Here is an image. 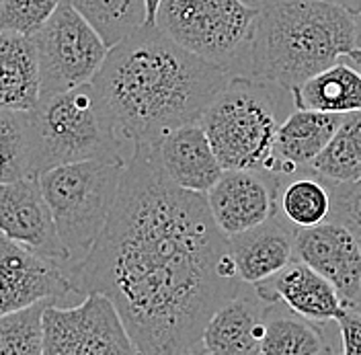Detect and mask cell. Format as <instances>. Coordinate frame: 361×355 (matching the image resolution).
Returning a JSON list of instances; mask_svg holds the SVG:
<instances>
[{
    "label": "cell",
    "instance_id": "1",
    "mask_svg": "<svg viewBox=\"0 0 361 355\" xmlns=\"http://www.w3.org/2000/svg\"><path fill=\"white\" fill-rule=\"evenodd\" d=\"M72 294L105 296L142 355H179L238 291L228 236L203 193L164 175L152 148H132L109 220L68 269Z\"/></svg>",
    "mask_w": 361,
    "mask_h": 355
},
{
    "label": "cell",
    "instance_id": "2",
    "mask_svg": "<svg viewBox=\"0 0 361 355\" xmlns=\"http://www.w3.org/2000/svg\"><path fill=\"white\" fill-rule=\"evenodd\" d=\"M228 78L157 25H144L107 52L92 87L123 146L134 148L200 121Z\"/></svg>",
    "mask_w": 361,
    "mask_h": 355
},
{
    "label": "cell",
    "instance_id": "3",
    "mask_svg": "<svg viewBox=\"0 0 361 355\" xmlns=\"http://www.w3.org/2000/svg\"><path fill=\"white\" fill-rule=\"evenodd\" d=\"M257 23L243 76L295 90L357 54L355 15L329 0H252Z\"/></svg>",
    "mask_w": 361,
    "mask_h": 355
},
{
    "label": "cell",
    "instance_id": "4",
    "mask_svg": "<svg viewBox=\"0 0 361 355\" xmlns=\"http://www.w3.org/2000/svg\"><path fill=\"white\" fill-rule=\"evenodd\" d=\"M293 109L292 90L230 76L200 124L224 171H263L273 140Z\"/></svg>",
    "mask_w": 361,
    "mask_h": 355
},
{
    "label": "cell",
    "instance_id": "5",
    "mask_svg": "<svg viewBox=\"0 0 361 355\" xmlns=\"http://www.w3.org/2000/svg\"><path fill=\"white\" fill-rule=\"evenodd\" d=\"M27 117L35 179L47 169L82 160L128 162L92 83L42 97Z\"/></svg>",
    "mask_w": 361,
    "mask_h": 355
},
{
    "label": "cell",
    "instance_id": "6",
    "mask_svg": "<svg viewBox=\"0 0 361 355\" xmlns=\"http://www.w3.org/2000/svg\"><path fill=\"white\" fill-rule=\"evenodd\" d=\"M126 164L128 162L82 160L47 169L37 177L70 267L78 265L89 255L103 232Z\"/></svg>",
    "mask_w": 361,
    "mask_h": 355
},
{
    "label": "cell",
    "instance_id": "7",
    "mask_svg": "<svg viewBox=\"0 0 361 355\" xmlns=\"http://www.w3.org/2000/svg\"><path fill=\"white\" fill-rule=\"evenodd\" d=\"M255 23L252 0H160L154 25L189 54L243 76Z\"/></svg>",
    "mask_w": 361,
    "mask_h": 355
},
{
    "label": "cell",
    "instance_id": "8",
    "mask_svg": "<svg viewBox=\"0 0 361 355\" xmlns=\"http://www.w3.org/2000/svg\"><path fill=\"white\" fill-rule=\"evenodd\" d=\"M42 97L92 83L109 47L68 2L33 35Z\"/></svg>",
    "mask_w": 361,
    "mask_h": 355
},
{
    "label": "cell",
    "instance_id": "9",
    "mask_svg": "<svg viewBox=\"0 0 361 355\" xmlns=\"http://www.w3.org/2000/svg\"><path fill=\"white\" fill-rule=\"evenodd\" d=\"M44 355H142L115 306L89 294L76 306L49 304L44 314Z\"/></svg>",
    "mask_w": 361,
    "mask_h": 355
},
{
    "label": "cell",
    "instance_id": "10",
    "mask_svg": "<svg viewBox=\"0 0 361 355\" xmlns=\"http://www.w3.org/2000/svg\"><path fill=\"white\" fill-rule=\"evenodd\" d=\"M293 259L314 269L347 306H360L361 300V246L335 222L298 228L293 236Z\"/></svg>",
    "mask_w": 361,
    "mask_h": 355
},
{
    "label": "cell",
    "instance_id": "11",
    "mask_svg": "<svg viewBox=\"0 0 361 355\" xmlns=\"http://www.w3.org/2000/svg\"><path fill=\"white\" fill-rule=\"evenodd\" d=\"M0 234L68 271V255L37 179L0 183Z\"/></svg>",
    "mask_w": 361,
    "mask_h": 355
},
{
    "label": "cell",
    "instance_id": "12",
    "mask_svg": "<svg viewBox=\"0 0 361 355\" xmlns=\"http://www.w3.org/2000/svg\"><path fill=\"white\" fill-rule=\"evenodd\" d=\"M68 271L0 234V316L70 294Z\"/></svg>",
    "mask_w": 361,
    "mask_h": 355
},
{
    "label": "cell",
    "instance_id": "13",
    "mask_svg": "<svg viewBox=\"0 0 361 355\" xmlns=\"http://www.w3.org/2000/svg\"><path fill=\"white\" fill-rule=\"evenodd\" d=\"M277 183L263 171H224L205 193L212 218L226 236L250 230L277 214Z\"/></svg>",
    "mask_w": 361,
    "mask_h": 355
},
{
    "label": "cell",
    "instance_id": "14",
    "mask_svg": "<svg viewBox=\"0 0 361 355\" xmlns=\"http://www.w3.org/2000/svg\"><path fill=\"white\" fill-rule=\"evenodd\" d=\"M252 289L265 304L281 302L288 306V311L316 325L337 320L347 308L333 284L298 259H293L269 279L255 284Z\"/></svg>",
    "mask_w": 361,
    "mask_h": 355
},
{
    "label": "cell",
    "instance_id": "15",
    "mask_svg": "<svg viewBox=\"0 0 361 355\" xmlns=\"http://www.w3.org/2000/svg\"><path fill=\"white\" fill-rule=\"evenodd\" d=\"M148 146L164 175L187 191L205 195L224 173L200 121L164 133Z\"/></svg>",
    "mask_w": 361,
    "mask_h": 355
},
{
    "label": "cell",
    "instance_id": "16",
    "mask_svg": "<svg viewBox=\"0 0 361 355\" xmlns=\"http://www.w3.org/2000/svg\"><path fill=\"white\" fill-rule=\"evenodd\" d=\"M341 121L343 115L295 107L273 140L263 173L273 177H290L308 169L337 132Z\"/></svg>",
    "mask_w": 361,
    "mask_h": 355
},
{
    "label": "cell",
    "instance_id": "17",
    "mask_svg": "<svg viewBox=\"0 0 361 355\" xmlns=\"http://www.w3.org/2000/svg\"><path fill=\"white\" fill-rule=\"evenodd\" d=\"M295 230L283 216L273 214L269 220L228 236V251L236 267V277L248 284H261L293 261Z\"/></svg>",
    "mask_w": 361,
    "mask_h": 355
},
{
    "label": "cell",
    "instance_id": "18",
    "mask_svg": "<svg viewBox=\"0 0 361 355\" xmlns=\"http://www.w3.org/2000/svg\"><path fill=\"white\" fill-rule=\"evenodd\" d=\"M271 304L252 294L236 291L212 314L202 333V343L212 355H259Z\"/></svg>",
    "mask_w": 361,
    "mask_h": 355
},
{
    "label": "cell",
    "instance_id": "19",
    "mask_svg": "<svg viewBox=\"0 0 361 355\" xmlns=\"http://www.w3.org/2000/svg\"><path fill=\"white\" fill-rule=\"evenodd\" d=\"M39 99V68L33 37L0 31V109L31 112Z\"/></svg>",
    "mask_w": 361,
    "mask_h": 355
},
{
    "label": "cell",
    "instance_id": "20",
    "mask_svg": "<svg viewBox=\"0 0 361 355\" xmlns=\"http://www.w3.org/2000/svg\"><path fill=\"white\" fill-rule=\"evenodd\" d=\"M295 107L333 115L361 113V66L351 58L316 72L292 90Z\"/></svg>",
    "mask_w": 361,
    "mask_h": 355
},
{
    "label": "cell",
    "instance_id": "21",
    "mask_svg": "<svg viewBox=\"0 0 361 355\" xmlns=\"http://www.w3.org/2000/svg\"><path fill=\"white\" fill-rule=\"evenodd\" d=\"M275 203L277 214L293 228H310L329 220L331 189L324 179L304 169L290 177H279Z\"/></svg>",
    "mask_w": 361,
    "mask_h": 355
},
{
    "label": "cell",
    "instance_id": "22",
    "mask_svg": "<svg viewBox=\"0 0 361 355\" xmlns=\"http://www.w3.org/2000/svg\"><path fill=\"white\" fill-rule=\"evenodd\" d=\"M329 183L361 181V113L343 115V121L308 167Z\"/></svg>",
    "mask_w": 361,
    "mask_h": 355
},
{
    "label": "cell",
    "instance_id": "23",
    "mask_svg": "<svg viewBox=\"0 0 361 355\" xmlns=\"http://www.w3.org/2000/svg\"><path fill=\"white\" fill-rule=\"evenodd\" d=\"M324 335L316 323L298 314L267 311L259 355H322Z\"/></svg>",
    "mask_w": 361,
    "mask_h": 355
},
{
    "label": "cell",
    "instance_id": "24",
    "mask_svg": "<svg viewBox=\"0 0 361 355\" xmlns=\"http://www.w3.org/2000/svg\"><path fill=\"white\" fill-rule=\"evenodd\" d=\"M99 33L111 49L146 25L144 0H64Z\"/></svg>",
    "mask_w": 361,
    "mask_h": 355
},
{
    "label": "cell",
    "instance_id": "25",
    "mask_svg": "<svg viewBox=\"0 0 361 355\" xmlns=\"http://www.w3.org/2000/svg\"><path fill=\"white\" fill-rule=\"evenodd\" d=\"M35 179L31 169L27 112L0 109V183Z\"/></svg>",
    "mask_w": 361,
    "mask_h": 355
},
{
    "label": "cell",
    "instance_id": "26",
    "mask_svg": "<svg viewBox=\"0 0 361 355\" xmlns=\"http://www.w3.org/2000/svg\"><path fill=\"white\" fill-rule=\"evenodd\" d=\"M56 300H42L0 316V355H44V314Z\"/></svg>",
    "mask_w": 361,
    "mask_h": 355
},
{
    "label": "cell",
    "instance_id": "27",
    "mask_svg": "<svg viewBox=\"0 0 361 355\" xmlns=\"http://www.w3.org/2000/svg\"><path fill=\"white\" fill-rule=\"evenodd\" d=\"M62 0H2L0 2V31H13L33 37Z\"/></svg>",
    "mask_w": 361,
    "mask_h": 355
},
{
    "label": "cell",
    "instance_id": "28",
    "mask_svg": "<svg viewBox=\"0 0 361 355\" xmlns=\"http://www.w3.org/2000/svg\"><path fill=\"white\" fill-rule=\"evenodd\" d=\"M329 189H331V214L326 222H335L345 230H349V234L361 246V181L329 183Z\"/></svg>",
    "mask_w": 361,
    "mask_h": 355
},
{
    "label": "cell",
    "instance_id": "29",
    "mask_svg": "<svg viewBox=\"0 0 361 355\" xmlns=\"http://www.w3.org/2000/svg\"><path fill=\"white\" fill-rule=\"evenodd\" d=\"M341 355H361V306H347L337 318Z\"/></svg>",
    "mask_w": 361,
    "mask_h": 355
},
{
    "label": "cell",
    "instance_id": "30",
    "mask_svg": "<svg viewBox=\"0 0 361 355\" xmlns=\"http://www.w3.org/2000/svg\"><path fill=\"white\" fill-rule=\"evenodd\" d=\"M144 6H146V25H154L160 0H144Z\"/></svg>",
    "mask_w": 361,
    "mask_h": 355
},
{
    "label": "cell",
    "instance_id": "31",
    "mask_svg": "<svg viewBox=\"0 0 361 355\" xmlns=\"http://www.w3.org/2000/svg\"><path fill=\"white\" fill-rule=\"evenodd\" d=\"M329 2H333V4H338V6L347 8L351 15H357V13L361 11V0H329Z\"/></svg>",
    "mask_w": 361,
    "mask_h": 355
},
{
    "label": "cell",
    "instance_id": "32",
    "mask_svg": "<svg viewBox=\"0 0 361 355\" xmlns=\"http://www.w3.org/2000/svg\"><path fill=\"white\" fill-rule=\"evenodd\" d=\"M179 355H212L207 351V347L202 343V339L200 341H195L193 345H189V347H185Z\"/></svg>",
    "mask_w": 361,
    "mask_h": 355
},
{
    "label": "cell",
    "instance_id": "33",
    "mask_svg": "<svg viewBox=\"0 0 361 355\" xmlns=\"http://www.w3.org/2000/svg\"><path fill=\"white\" fill-rule=\"evenodd\" d=\"M355 25H357V54L351 56V60H355L361 66V11L355 15Z\"/></svg>",
    "mask_w": 361,
    "mask_h": 355
},
{
    "label": "cell",
    "instance_id": "34",
    "mask_svg": "<svg viewBox=\"0 0 361 355\" xmlns=\"http://www.w3.org/2000/svg\"><path fill=\"white\" fill-rule=\"evenodd\" d=\"M324 355H338L337 351H333L331 347H326V351H324Z\"/></svg>",
    "mask_w": 361,
    "mask_h": 355
},
{
    "label": "cell",
    "instance_id": "35",
    "mask_svg": "<svg viewBox=\"0 0 361 355\" xmlns=\"http://www.w3.org/2000/svg\"><path fill=\"white\" fill-rule=\"evenodd\" d=\"M360 306H361V300H360Z\"/></svg>",
    "mask_w": 361,
    "mask_h": 355
},
{
    "label": "cell",
    "instance_id": "36",
    "mask_svg": "<svg viewBox=\"0 0 361 355\" xmlns=\"http://www.w3.org/2000/svg\"><path fill=\"white\" fill-rule=\"evenodd\" d=\"M0 2H2V0H0Z\"/></svg>",
    "mask_w": 361,
    "mask_h": 355
}]
</instances>
